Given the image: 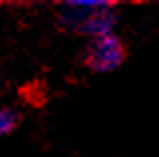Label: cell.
Returning <instances> with one entry per match:
<instances>
[{"instance_id": "6da1fadb", "label": "cell", "mask_w": 159, "mask_h": 157, "mask_svg": "<svg viewBox=\"0 0 159 157\" xmlns=\"http://www.w3.org/2000/svg\"><path fill=\"white\" fill-rule=\"evenodd\" d=\"M125 60V46L116 34L93 38L84 50V64L96 74H107L117 70Z\"/></svg>"}, {"instance_id": "7a4b0ae2", "label": "cell", "mask_w": 159, "mask_h": 157, "mask_svg": "<svg viewBox=\"0 0 159 157\" xmlns=\"http://www.w3.org/2000/svg\"><path fill=\"white\" fill-rule=\"evenodd\" d=\"M109 4L113 2H109V0H66L58 8V22L64 28L76 32L88 16H92L96 10L109 6Z\"/></svg>"}, {"instance_id": "3957f363", "label": "cell", "mask_w": 159, "mask_h": 157, "mask_svg": "<svg viewBox=\"0 0 159 157\" xmlns=\"http://www.w3.org/2000/svg\"><path fill=\"white\" fill-rule=\"evenodd\" d=\"M116 24H117L116 4H109V6H103L99 10H96L92 16H88L86 20L80 24L76 34H82V36H88L89 40H93V38H102V36H107V34H113Z\"/></svg>"}, {"instance_id": "277c9868", "label": "cell", "mask_w": 159, "mask_h": 157, "mask_svg": "<svg viewBox=\"0 0 159 157\" xmlns=\"http://www.w3.org/2000/svg\"><path fill=\"white\" fill-rule=\"evenodd\" d=\"M18 123H20V114L16 110H12L8 105L0 107V135L12 133Z\"/></svg>"}]
</instances>
